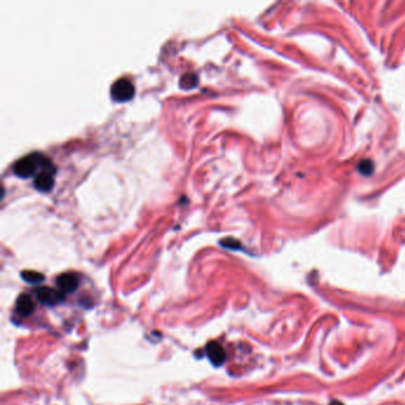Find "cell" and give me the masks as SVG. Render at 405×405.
<instances>
[{
    "mask_svg": "<svg viewBox=\"0 0 405 405\" xmlns=\"http://www.w3.org/2000/svg\"><path fill=\"white\" fill-rule=\"evenodd\" d=\"M43 170L56 171L55 167L52 166L50 159L39 152H33L30 155L22 157L13 166V171L21 178H29L36 176Z\"/></svg>",
    "mask_w": 405,
    "mask_h": 405,
    "instance_id": "6da1fadb",
    "label": "cell"
},
{
    "mask_svg": "<svg viewBox=\"0 0 405 405\" xmlns=\"http://www.w3.org/2000/svg\"><path fill=\"white\" fill-rule=\"evenodd\" d=\"M134 93H136V89H134L133 84L125 77L115 81L111 88V95L118 103L130 101L134 96Z\"/></svg>",
    "mask_w": 405,
    "mask_h": 405,
    "instance_id": "7a4b0ae2",
    "label": "cell"
},
{
    "mask_svg": "<svg viewBox=\"0 0 405 405\" xmlns=\"http://www.w3.org/2000/svg\"><path fill=\"white\" fill-rule=\"evenodd\" d=\"M36 296H37V299H38V302H40L44 306H49V307L59 305V303H62L63 301H65V297H66L65 292L59 290V289L57 290V289L48 288V287L38 288V290L36 291Z\"/></svg>",
    "mask_w": 405,
    "mask_h": 405,
    "instance_id": "3957f363",
    "label": "cell"
},
{
    "mask_svg": "<svg viewBox=\"0 0 405 405\" xmlns=\"http://www.w3.org/2000/svg\"><path fill=\"white\" fill-rule=\"evenodd\" d=\"M206 354L214 366H221L226 361V352L216 341H211L206 346Z\"/></svg>",
    "mask_w": 405,
    "mask_h": 405,
    "instance_id": "277c9868",
    "label": "cell"
},
{
    "mask_svg": "<svg viewBox=\"0 0 405 405\" xmlns=\"http://www.w3.org/2000/svg\"><path fill=\"white\" fill-rule=\"evenodd\" d=\"M55 172L56 171H51V170L40 171L35 177V181H33L35 188L39 191H50L55 185L54 181Z\"/></svg>",
    "mask_w": 405,
    "mask_h": 405,
    "instance_id": "5b68a950",
    "label": "cell"
},
{
    "mask_svg": "<svg viewBox=\"0 0 405 405\" xmlns=\"http://www.w3.org/2000/svg\"><path fill=\"white\" fill-rule=\"evenodd\" d=\"M57 286L59 288V290L66 292H74L76 290L78 287V278L77 276L73 272H65L61 273L57 277Z\"/></svg>",
    "mask_w": 405,
    "mask_h": 405,
    "instance_id": "8992f818",
    "label": "cell"
},
{
    "mask_svg": "<svg viewBox=\"0 0 405 405\" xmlns=\"http://www.w3.org/2000/svg\"><path fill=\"white\" fill-rule=\"evenodd\" d=\"M16 309L22 316H29L35 310V302H33V299L29 295L23 294L17 299Z\"/></svg>",
    "mask_w": 405,
    "mask_h": 405,
    "instance_id": "52a82bcc",
    "label": "cell"
},
{
    "mask_svg": "<svg viewBox=\"0 0 405 405\" xmlns=\"http://www.w3.org/2000/svg\"><path fill=\"white\" fill-rule=\"evenodd\" d=\"M22 278H23L26 283L30 284H38L44 280V275L38 271H33V270H25L22 272Z\"/></svg>",
    "mask_w": 405,
    "mask_h": 405,
    "instance_id": "ba28073f",
    "label": "cell"
},
{
    "mask_svg": "<svg viewBox=\"0 0 405 405\" xmlns=\"http://www.w3.org/2000/svg\"><path fill=\"white\" fill-rule=\"evenodd\" d=\"M197 85V77L196 75L193 74V73H187L183 75L181 77V80H179V86L183 89H191V88H195Z\"/></svg>",
    "mask_w": 405,
    "mask_h": 405,
    "instance_id": "9c48e42d",
    "label": "cell"
},
{
    "mask_svg": "<svg viewBox=\"0 0 405 405\" xmlns=\"http://www.w3.org/2000/svg\"><path fill=\"white\" fill-rule=\"evenodd\" d=\"M221 246H224L225 249H231V250H238L240 249V242L238 240H235L233 238H226L220 241Z\"/></svg>",
    "mask_w": 405,
    "mask_h": 405,
    "instance_id": "30bf717a",
    "label": "cell"
},
{
    "mask_svg": "<svg viewBox=\"0 0 405 405\" xmlns=\"http://www.w3.org/2000/svg\"><path fill=\"white\" fill-rule=\"evenodd\" d=\"M331 405H342V403H340V402H332Z\"/></svg>",
    "mask_w": 405,
    "mask_h": 405,
    "instance_id": "8fae6325",
    "label": "cell"
}]
</instances>
